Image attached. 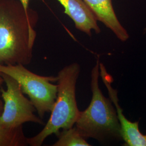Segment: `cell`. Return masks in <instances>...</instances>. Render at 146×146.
<instances>
[{
    "mask_svg": "<svg viewBox=\"0 0 146 146\" xmlns=\"http://www.w3.org/2000/svg\"><path fill=\"white\" fill-rule=\"evenodd\" d=\"M64 8V13L73 20L76 29L89 36L94 31L99 34L101 29L93 13L83 0H57Z\"/></svg>",
    "mask_w": 146,
    "mask_h": 146,
    "instance_id": "cell-7",
    "label": "cell"
},
{
    "mask_svg": "<svg viewBox=\"0 0 146 146\" xmlns=\"http://www.w3.org/2000/svg\"><path fill=\"white\" fill-rule=\"evenodd\" d=\"M145 31H146V28L145 29Z\"/></svg>",
    "mask_w": 146,
    "mask_h": 146,
    "instance_id": "cell-13",
    "label": "cell"
},
{
    "mask_svg": "<svg viewBox=\"0 0 146 146\" xmlns=\"http://www.w3.org/2000/svg\"><path fill=\"white\" fill-rule=\"evenodd\" d=\"M80 72L77 63L65 66L58 73L57 98L46 125L36 135L27 138L28 145L41 146L46 139L60 130L73 127L80 110L76 100V85Z\"/></svg>",
    "mask_w": 146,
    "mask_h": 146,
    "instance_id": "cell-3",
    "label": "cell"
},
{
    "mask_svg": "<svg viewBox=\"0 0 146 146\" xmlns=\"http://www.w3.org/2000/svg\"><path fill=\"white\" fill-rule=\"evenodd\" d=\"M100 76L107 87L110 99L115 106L120 123L122 139L125 141V146H146V134L140 131L139 122H131L128 120L123 113L117 97V91L113 88L111 84L113 78L107 72L103 63L100 62Z\"/></svg>",
    "mask_w": 146,
    "mask_h": 146,
    "instance_id": "cell-6",
    "label": "cell"
},
{
    "mask_svg": "<svg viewBox=\"0 0 146 146\" xmlns=\"http://www.w3.org/2000/svg\"><path fill=\"white\" fill-rule=\"evenodd\" d=\"M93 13L97 21L114 33L115 36L122 42L129 38V34L121 24L112 5L111 0H83Z\"/></svg>",
    "mask_w": 146,
    "mask_h": 146,
    "instance_id": "cell-8",
    "label": "cell"
},
{
    "mask_svg": "<svg viewBox=\"0 0 146 146\" xmlns=\"http://www.w3.org/2000/svg\"><path fill=\"white\" fill-rule=\"evenodd\" d=\"M6 89L0 88L3 109L0 116V125L8 129L22 127L27 122L43 125L42 119L34 114L36 110L31 100L24 95L20 84L7 74L1 73Z\"/></svg>",
    "mask_w": 146,
    "mask_h": 146,
    "instance_id": "cell-5",
    "label": "cell"
},
{
    "mask_svg": "<svg viewBox=\"0 0 146 146\" xmlns=\"http://www.w3.org/2000/svg\"><path fill=\"white\" fill-rule=\"evenodd\" d=\"M22 4L23 5V7H25V9L27 11H28L29 10L30 8L29 7V1L30 0H19Z\"/></svg>",
    "mask_w": 146,
    "mask_h": 146,
    "instance_id": "cell-11",
    "label": "cell"
},
{
    "mask_svg": "<svg viewBox=\"0 0 146 146\" xmlns=\"http://www.w3.org/2000/svg\"><path fill=\"white\" fill-rule=\"evenodd\" d=\"M58 140L53 146H90L75 125L63 129L58 134Z\"/></svg>",
    "mask_w": 146,
    "mask_h": 146,
    "instance_id": "cell-10",
    "label": "cell"
},
{
    "mask_svg": "<svg viewBox=\"0 0 146 146\" xmlns=\"http://www.w3.org/2000/svg\"><path fill=\"white\" fill-rule=\"evenodd\" d=\"M100 62L91 73L92 97L88 108L80 111L75 125L82 135L102 142L122 140L116 110L110 98L104 96L99 86Z\"/></svg>",
    "mask_w": 146,
    "mask_h": 146,
    "instance_id": "cell-2",
    "label": "cell"
},
{
    "mask_svg": "<svg viewBox=\"0 0 146 146\" xmlns=\"http://www.w3.org/2000/svg\"><path fill=\"white\" fill-rule=\"evenodd\" d=\"M3 109V104L0 99V116ZM27 138L24 135L22 127L8 129L0 125V146H27Z\"/></svg>",
    "mask_w": 146,
    "mask_h": 146,
    "instance_id": "cell-9",
    "label": "cell"
},
{
    "mask_svg": "<svg viewBox=\"0 0 146 146\" xmlns=\"http://www.w3.org/2000/svg\"><path fill=\"white\" fill-rule=\"evenodd\" d=\"M3 82H4V80H3V78L2 77L1 75V73H0V88H1V85L2 84H3Z\"/></svg>",
    "mask_w": 146,
    "mask_h": 146,
    "instance_id": "cell-12",
    "label": "cell"
},
{
    "mask_svg": "<svg viewBox=\"0 0 146 146\" xmlns=\"http://www.w3.org/2000/svg\"><path fill=\"white\" fill-rule=\"evenodd\" d=\"M0 73L8 75L20 86L24 94L29 98L41 119L51 113L58 95V84L52 82L58 77L44 76L33 73L22 64H0Z\"/></svg>",
    "mask_w": 146,
    "mask_h": 146,
    "instance_id": "cell-4",
    "label": "cell"
},
{
    "mask_svg": "<svg viewBox=\"0 0 146 146\" xmlns=\"http://www.w3.org/2000/svg\"><path fill=\"white\" fill-rule=\"evenodd\" d=\"M38 20L36 11H27L19 0H0V64L31 62Z\"/></svg>",
    "mask_w": 146,
    "mask_h": 146,
    "instance_id": "cell-1",
    "label": "cell"
}]
</instances>
